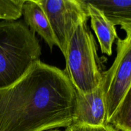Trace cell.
Returning <instances> with one entry per match:
<instances>
[{
  "instance_id": "cell-1",
  "label": "cell",
  "mask_w": 131,
  "mask_h": 131,
  "mask_svg": "<svg viewBox=\"0 0 131 131\" xmlns=\"http://www.w3.org/2000/svg\"><path fill=\"white\" fill-rule=\"evenodd\" d=\"M76 91L64 70L37 62L0 90V131H47L74 124Z\"/></svg>"
},
{
  "instance_id": "cell-2",
  "label": "cell",
  "mask_w": 131,
  "mask_h": 131,
  "mask_svg": "<svg viewBox=\"0 0 131 131\" xmlns=\"http://www.w3.org/2000/svg\"><path fill=\"white\" fill-rule=\"evenodd\" d=\"M38 38L22 21L0 22V90L23 78L40 61Z\"/></svg>"
},
{
  "instance_id": "cell-3",
  "label": "cell",
  "mask_w": 131,
  "mask_h": 131,
  "mask_svg": "<svg viewBox=\"0 0 131 131\" xmlns=\"http://www.w3.org/2000/svg\"><path fill=\"white\" fill-rule=\"evenodd\" d=\"M87 21L81 22L76 27L65 55L64 72L75 90L83 94L93 92L101 86L104 72Z\"/></svg>"
},
{
  "instance_id": "cell-4",
  "label": "cell",
  "mask_w": 131,
  "mask_h": 131,
  "mask_svg": "<svg viewBox=\"0 0 131 131\" xmlns=\"http://www.w3.org/2000/svg\"><path fill=\"white\" fill-rule=\"evenodd\" d=\"M101 87L108 123L131 87V38L117 39L116 58L104 72Z\"/></svg>"
},
{
  "instance_id": "cell-5",
  "label": "cell",
  "mask_w": 131,
  "mask_h": 131,
  "mask_svg": "<svg viewBox=\"0 0 131 131\" xmlns=\"http://www.w3.org/2000/svg\"><path fill=\"white\" fill-rule=\"evenodd\" d=\"M49 19L57 46L65 56L76 27L89 19L84 0H37Z\"/></svg>"
},
{
  "instance_id": "cell-6",
  "label": "cell",
  "mask_w": 131,
  "mask_h": 131,
  "mask_svg": "<svg viewBox=\"0 0 131 131\" xmlns=\"http://www.w3.org/2000/svg\"><path fill=\"white\" fill-rule=\"evenodd\" d=\"M75 95V113L74 124L93 127L102 126L108 124L101 84L90 93L83 94L76 91Z\"/></svg>"
},
{
  "instance_id": "cell-7",
  "label": "cell",
  "mask_w": 131,
  "mask_h": 131,
  "mask_svg": "<svg viewBox=\"0 0 131 131\" xmlns=\"http://www.w3.org/2000/svg\"><path fill=\"white\" fill-rule=\"evenodd\" d=\"M24 23L33 32L37 33L48 45L51 51L57 46L49 19L37 0H26L23 7Z\"/></svg>"
},
{
  "instance_id": "cell-8",
  "label": "cell",
  "mask_w": 131,
  "mask_h": 131,
  "mask_svg": "<svg viewBox=\"0 0 131 131\" xmlns=\"http://www.w3.org/2000/svg\"><path fill=\"white\" fill-rule=\"evenodd\" d=\"M87 5L89 17L91 19V26L96 35L102 53L110 56L113 54V45L118 39L115 26L108 20L101 10L88 3Z\"/></svg>"
},
{
  "instance_id": "cell-9",
  "label": "cell",
  "mask_w": 131,
  "mask_h": 131,
  "mask_svg": "<svg viewBox=\"0 0 131 131\" xmlns=\"http://www.w3.org/2000/svg\"><path fill=\"white\" fill-rule=\"evenodd\" d=\"M103 12L114 26H131V0H86Z\"/></svg>"
},
{
  "instance_id": "cell-10",
  "label": "cell",
  "mask_w": 131,
  "mask_h": 131,
  "mask_svg": "<svg viewBox=\"0 0 131 131\" xmlns=\"http://www.w3.org/2000/svg\"><path fill=\"white\" fill-rule=\"evenodd\" d=\"M118 131H131V87L108 122Z\"/></svg>"
},
{
  "instance_id": "cell-11",
  "label": "cell",
  "mask_w": 131,
  "mask_h": 131,
  "mask_svg": "<svg viewBox=\"0 0 131 131\" xmlns=\"http://www.w3.org/2000/svg\"><path fill=\"white\" fill-rule=\"evenodd\" d=\"M26 0H0V19L16 20L23 15Z\"/></svg>"
},
{
  "instance_id": "cell-12",
  "label": "cell",
  "mask_w": 131,
  "mask_h": 131,
  "mask_svg": "<svg viewBox=\"0 0 131 131\" xmlns=\"http://www.w3.org/2000/svg\"><path fill=\"white\" fill-rule=\"evenodd\" d=\"M65 131H118L110 124L102 126H88L79 124H72L67 127Z\"/></svg>"
},
{
  "instance_id": "cell-13",
  "label": "cell",
  "mask_w": 131,
  "mask_h": 131,
  "mask_svg": "<svg viewBox=\"0 0 131 131\" xmlns=\"http://www.w3.org/2000/svg\"><path fill=\"white\" fill-rule=\"evenodd\" d=\"M121 29H124L125 31V33H126V37L131 38V26L121 27Z\"/></svg>"
},
{
  "instance_id": "cell-14",
  "label": "cell",
  "mask_w": 131,
  "mask_h": 131,
  "mask_svg": "<svg viewBox=\"0 0 131 131\" xmlns=\"http://www.w3.org/2000/svg\"><path fill=\"white\" fill-rule=\"evenodd\" d=\"M47 131H61V130H59L58 129H51V130H49Z\"/></svg>"
}]
</instances>
